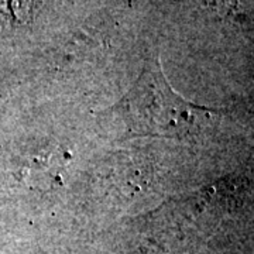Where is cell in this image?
<instances>
[{
    "label": "cell",
    "instance_id": "6da1fadb",
    "mask_svg": "<svg viewBox=\"0 0 254 254\" xmlns=\"http://www.w3.org/2000/svg\"><path fill=\"white\" fill-rule=\"evenodd\" d=\"M127 128L138 136L184 138L196 118V108L177 95L155 60L115 106Z\"/></svg>",
    "mask_w": 254,
    "mask_h": 254
}]
</instances>
